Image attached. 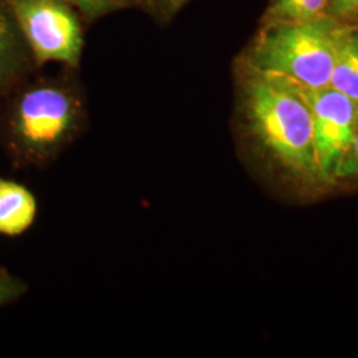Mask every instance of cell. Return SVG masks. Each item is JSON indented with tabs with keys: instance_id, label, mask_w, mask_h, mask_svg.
I'll use <instances>...</instances> for the list:
<instances>
[{
	"instance_id": "ba28073f",
	"label": "cell",
	"mask_w": 358,
	"mask_h": 358,
	"mask_svg": "<svg viewBox=\"0 0 358 358\" xmlns=\"http://www.w3.org/2000/svg\"><path fill=\"white\" fill-rule=\"evenodd\" d=\"M329 0H269L263 24L304 23L328 16Z\"/></svg>"
},
{
	"instance_id": "6da1fadb",
	"label": "cell",
	"mask_w": 358,
	"mask_h": 358,
	"mask_svg": "<svg viewBox=\"0 0 358 358\" xmlns=\"http://www.w3.org/2000/svg\"><path fill=\"white\" fill-rule=\"evenodd\" d=\"M239 113L256 157L301 187H321L312 117L299 87L282 77L239 65Z\"/></svg>"
},
{
	"instance_id": "5b68a950",
	"label": "cell",
	"mask_w": 358,
	"mask_h": 358,
	"mask_svg": "<svg viewBox=\"0 0 358 358\" xmlns=\"http://www.w3.org/2000/svg\"><path fill=\"white\" fill-rule=\"evenodd\" d=\"M297 87L312 117L316 162L322 185L331 186L337 183L338 171L357 133L358 103L331 87Z\"/></svg>"
},
{
	"instance_id": "5bb4252c",
	"label": "cell",
	"mask_w": 358,
	"mask_h": 358,
	"mask_svg": "<svg viewBox=\"0 0 358 358\" xmlns=\"http://www.w3.org/2000/svg\"><path fill=\"white\" fill-rule=\"evenodd\" d=\"M159 1H162V3H167L169 6H171L173 8H177L179 7L180 4H183L182 3V0H159Z\"/></svg>"
},
{
	"instance_id": "277c9868",
	"label": "cell",
	"mask_w": 358,
	"mask_h": 358,
	"mask_svg": "<svg viewBox=\"0 0 358 358\" xmlns=\"http://www.w3.org/2000/svg\"><path fill=\"white\" fill-rule=\"evenodd\" d=\"M8 6L38 64H78L83 32L76 15L65 1L8 0Z\"/></svg>"
},
{
	"instance_id": "7c38bea8",
	"label": "cell",
	"mask_w": 358,
	"mask_h": 358,
	"mask_svg": "<svg viewBox=\"0 0 358 358\" xmlns=\"http://www.w3.org/2000/svg\"><path fill=\"white\" fill-rule=\"evenodd\" d=\"M77 7L83 13L90 17H97L103 13H110L115 10V0H63Z\"/></svg>"
},
{
	"instance_id": "9a60e30c",
	"label": "cell",
	"mask_w": 358,
	"mask_h": 358,
	"mask_svg": "<svg viewBox=\"0 0 358 358\" xmlns=\"http://www.w3.org/2000/svg\"><path fill=\"white\" fill-rule=\"evenodd\" d=\"M186 1H189V0H182V3H186Z\"/></svg>"
},
{
	"instance_id": "3957f363",
	"label": "cell",
	"mask_w": 358,
	"mask_h": 358,
	"mask_svg": "<svg viewBox=\"0 0 358 358\" xmlns=\"http://www.w3.org/2000/svg\"><path fill=\"white\" fill-rule=\"evenodd\" d=\"M78 124L80 103L73 93L52 84L29 88L10 115L8 150L17 162L44 165L73 138Z\"/></svg>"
},
{
	"instance_id": "8992f818",
	"label": "cell",
	"mask_w": 358,
	"mask_h": 358,
	"mask_svg": "<svg viewBox=\"0 0 358 358\" xmlns=\"http://www.w3.org/2000/svg\"><path fill=\"white\" fill-rule=\"evenodd\" d=\"M38 217V199L24 185L0 178V235L20 236Z\"/></svg>"
},
{
	"instance_id": "2e32d148",
	"label": "cell",
	"mask_w": 358,
	"mask_h": 358,
	"mask_svg": "<svg viewBox=\"0 0 358 358\" xmlns=\"http://www.w3.org/2000/svg\"><path fill=\"white\" fill-rule=\"evenodd\" d=\"M357 26H358V24H357Z\"/></svg>"
},
{
	"instance_id": "7a4b0ae2",
	"label": "cell",
	"mask_w": 358,
	"mask_h": 358,
	"mask_svg": "<svg viewBox=\"0 0 358 358\" xmlns=\"http://www.w3.org/2000/svg\"><path fill=\"white\" fill-rule=\"evenodd\" d=\"M338 26L329 16L304 23L263 24L242 60L306 88L328 87Z\"/></svg>"
},
{
	"instance_id": "9c48e42d",
	"label": "cell",
	"mask_w": 358,
	"mask_h": 358,
	"mask_svg": "<svg viewBox=\"0 0 358 358\" xmlns=\"http://www.w3.org/2000/svg\"><path fill=\"white\" fill-rule=\"evenodd\" d=\"M22 68V52L8 17L0 10V90L7 88Z\"/></svg>"
},
{
	"instance_id": "52a82bcc",
	"label": "cell",
	"mask_w": 358,
	"mask_h": 358,
	"mask_svg": "<svg viewBox=\"0 0 358 358\" xmlns=\"http://www.w3.org/2000/svg\"><path fill=\"white\" fill-rule=\"evenodd\" d=\"M358 103V26H338L329 85Z\"/></svg>"
},
{
	"instance_id": "8fae6325",
	"label": "cell",
	"mask_w": 358,
	"mask_h": 358,
	"mask_svg": "<svg viewBox=\"0 0 358 358\" xmlns=\"http://www.w3.org/2000/svg\"><path fill=\"white\" fill-rule=\"evenodd\" d=\"M328 16L343 26H357L358 0H329Z\"/></svg>"
},
{
	"instance_id": "4fadbf2b",
	"label": "cell",
	"mask_w": 358,
	"mask_h": 358,
	"mask_svg": "<svg viewBox=\"0 0 358 358\" xmlns=\"http://www.w3.org/2000/svg\"><path fill=\"white\" fill-rule=\"evenodd\" d=\"M346 179H358V129L355 141L352 143V148L348 152V155L343 162V166L338 171L337 183L340 180H346Z\"/></svg>"
},
{
	"instance_id": "30bf717a",
	"label": "cell",
	"mask_w": 358,
	"mask_h": 358,
	"mask_svg": "<svg viewBox=\"0 0 358 358\" xmlns=\"http://www.w3.org/2000/svg\"><path fill=\"white\" fill-rule=\"evenodd\" d=\"M26 282L16 278L10 271L0 267V308L15 303L26 294Z\"/></svg>"
}]
</instances>
